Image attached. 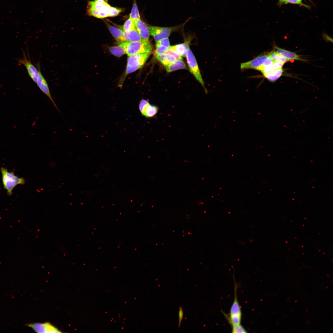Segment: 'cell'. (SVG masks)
Wrapping results in <instances>:
<instances>
[{
	"instance_id": "d6986e66",
	"label": "cell",
	"mask_w": 333,
	"mask_h": 333,
	"mask_svg": "<svg viewBox=\"0 0 333 333\" xmlns=\"http://www.w3.org/2000/svg\"><path fill=\"white\" fill-rule=\"evenodd\" d=\"M109 50L112 54L117 57H121L125 54V49L120 45L118 46L111 47Z\"/></svg>"
},
{
	"instance_id": "7a4b0ae2",
	"label": "cell",
	"mask_w": 333,
	"mask_h": 333,
	"mask_svg": "<svg viewBox=\"0 0 333 333\" xmlns=\"http://www.w3.org/2000/svg\"><path fill=\"white\" fill-rule=\"evenodd\" d=\"M2 184L4 188L6 190L7 195H11L14 188L19 184H24L25 180L23 178H19L15 175L13 172H9L7 169L3 167L1 168Z\"/></svg>"
},
{
	"instance_id": "cb8c5ba5",
	"label": "cell",
	"mask_w": 333,
	"mask_h": 333,
	"mask_svg": "<svg viewBox=\"0 0 333 333\" xmlns=\"http://www.w3.org/2000/svg\"><path fill=\"white\" fill-rule=\"evenodd\" d=\"M124 10L123 8L115 7L111 6L108 12V17H113L118 15L120 13L123 12Z\"/></svg>"
},
{
	"instance_id": "9c48e42d",
	"label": "cell",
	"mask_w": 333,
	"mask_h": 333,
	"mask_svg": "<svg viewBox=\"0 0 333 333\" xmlns=\"http://www.w3.org/2000/svg\"><path fill=\"white\" fill-rule=\"evenodd\" d=\"M37 333H61L58 329L49 323H33L27 324Z\"/></svg>"
},
{
	"instance_id": "30bf717a",
	"label": "cell",
	"mask_w": 333,
	"mask_h": 333,
	"mask_svg": "<svg viewBox=\"0 0 333 333\" xmlns=\"http://www.w3.org/2000/svg\"><path fill=\"white\" fill-rule=\"evenodd\" d=\"M36 66L39 70V75L36 84L41 91L49 98L54 105V106L59 110L57 106L51 95L47 81L41 72L39 64H37L36 65Z\"/></svg>"
},
{
	"instance_id": "ba28073f",
	"label": "cell",
	"mask_w": 333,
	"mask_h": 333,
	"mask_svg": "<svg viewBox=\"0 0 333 333\" xmlns=\"http://www.w3.org/2000/svg\"><path fill=\"white\" fill-rule=\"evenodd\" d=\"M19 64L23 65L26 68L28 73L33 81L36 83L39 75V71L32 63L29 58L28 59L24 52L23 53V57L18 60Z\"/></svg>"
},
{
	"instance_id": "603a6c76",
	"label": "cell",
	"mask_w": 333,
	"mask_h": 333,
	"mask_svg": "<svg viewBox=\"0 0 333 333\" xmlns=\"http://www.w3.org/2000/svg\"><path fill=\"white\" fill-rule=\"evenodd\" d=\"M278 3L280 5L287 3L297 4L303 6L307 8H310L309 6L303 3L302 0H279Z\"/></svg>"
},
{
	"instance_id": "d4e9b609",
	"label": "cell",
	"mask_w": 333,
	"mask_h": 333,
	"mask_svg": "<svg viewBox=\"0 0 333 333\" xmlns=\"http://www.w3.org/2000/svg\"><path fill=\"white\" fill-rule=\"evenodd\" d=\"M168 49V48L165 47L160 46H156L154 54L155 57L165 54Z\"/></svg>"
},
{
	"instance_id": "1f68e13d",
	"label": "cell",
	"mask_w": 333,
	"mask_h": 333,
	"mask_svg": "<svg viewBox=\"0 0 333 333\" xmlns=\"http://www.w3.org/2000/svg\"><path fill=\"white\" fill-rule=\"evenodd\" d=\"M183 310L181 306H179V327L181 321L183 317Z\"/></svg>"
},
{
	"instance_id": "484cf974",
	"label": "cell",
	"mask_w": 333,
	"mask_h": 333,
	"mask_svg": "<svg viewBox=\"0 0 333 333\" xmlns=\"http://www.w3.org/2000/svg\"><path fill=\"white\" fill-rule=\"evenodd\" d=\"M232 333H246L247 331L240 324L232 326Z\"/></svg>"
},
{
	"instance_id": "e0dca14e",
	"label": "cell",
	"mask_w": 333,
	"mask_h": 333,
	"mask_svg": "<svg viewBox=\"0 0 333 333\" xmlns=\"http://www.w3.org/2000/svg\"><path fill=\"white\" fill-rule=\"evenodd\" d=\"M155 57L161 64L165 67L173 64L177 60L173 56L166 54H163Z\"/></svg>"
},
{
	"instance_id": "ac0fdd59",
	"label": "cell",
	"mask_w": 333,
	"mask_h": 333,
	"mask_svg": "<svg viewBox=\"0 0 333 333\" xmlns=\"http://www.w3.org/2000/svg\"><path fill=\"white\" fill-rule=\"evenodd\" d=\"M187 68L185 63L182 60H176L173 63L166 67L165 68L168 72H170L175 71L181 69H186Z\"/></svg>"
},
{
	"instance_id": "2e32d148",
	"label": "cell",
	"mask_w": 333,
	"mask_h": 333,
	"mask_svg": "<svg viewBox=\"0 0 333 333\" xmlns=\"http://www.w3.org/2000/svg\"><path fill=\"white\" fill-rule=\"evenodd\" d=\"M189 47L187 42L170 46L169 48L175 51L182 56L186 57L187 50Z\"/></svg>"
},
{
	"instance_id": "6da1fadb",
	"label": "cell",
	"mask_w": 333,
	"mask_h": 333,
	"mask_svg": "<svg viewBox=\"0 0 333 333\" xmlns=\"http://www.w3.org/2000/svg\"><path fill=\"white\" fill-rule=\"evenodd\" d=\"M111 6L107 0H94L89 1L87 9V14L99 18L108 17V12Z\"/></svg>"
},
{
	"instance_id": "d6a6232c",
	"label": "cell",
	"mask_w": 333,
	"mask_h": 333,
	"mask_svg": "<svg viewBox=\"0 0 333 333\" xmlns=\"http://www.w3.org/2000/svg\"><path fill=\"white\" fill-rule=\"evenodd\" d=\"M325 36L327 40H329L330 41H331V38L329 36L327 35H325Z\"/></svg>"
},
{
	"instance_id": "7402d4cb",
	"label": "cell",
	"mask_w": 333,
	"mask_h": 333,
	"mask_svg": "<svg viewBox=\"0 0 333 333\" xmlns=\"http://www.w3.org/2000/svg\"><path fill=\"white\" fill-rule=\"evenodd\" d=\"M283 70L282 68L274 71V72L266 78L269 81L274 82L278 80L282 75Z\"/></svg>"
},
{
	"instance_id": "4dcf8cb0",
	"label": "cell",
	"mask_w": 333,
	"mask_h": 333,
	"mask_svg": "<svg viewBox=\"0 0 333 333\" xmlns=\"http://www.w3.org/2000/svg\"><path fill=\"white\" fill-rule=\"evenodd\" d=\"M290 60L277 53L274 61H280L285 63Z\"/></svg>"
},
{
	"instance_id": "9a60e30c",
	"label": "cell",
	"mask_w": 333,
	"mask_h": 333,
	"mask_svg": "<svg viewBox=\"0 0 333 333\" xmlns=\"http://www.w3.org/2000/svg\"><path fill=\"white\" fill-rule=\"evenodd\" d=\"M158 109V106L149 103L144 108L141 113L147 118L152 117L157 114Z\"/></svg>"
},
{
	"instance_id": "5b68a950",
	"label": "cell",
	"mask_w": 333,
	"mask_h": 333,
	"mask_svg": "<svg viewBox=\"0 0 333 333\" xmlns=\"http://www.w3.org/2000/svg\"><path fill=\"white\" fill-rule=\"evenodd\" d=\"M234 277V297L233 302L231 306L229 316L223 313L228 323L232 326L239 324L240 323L242 312L239 303L237 294V285L236 284Z\"/></svg>"
},
{
	"instance_id": "83f0119b",
	"label": "cell",
	"mask_w": 333,
	"mask_h": 333,
	"mask_svg": "<svg viewBox=\"0 0 333 333\" xmlns=\"http://www.w3.org/2000/svg\"><path fill=\"white\" fill-rule=\"evenodd\" d=\"M165 54H166L173 56L177 60H182V56L174 50L168 48Z\"/></svg>"
},
{
	"instance_id": "3957f363",
	"label": "cell",
	"mask_w": 333,
	"mask_h": 333,
	"mask_svg": "<svg viewBox=\"0 0 333 333\" xmlns=\"http://www.w3.org/2000/svg\"><path fill=\"white\" fill-rule=\"evenodd\" d=\"M125 50V53L130 56L139 53H150L153 47L151 43L143 40L132 42H125L121 43Z\"/></svg>"
},
{
	"instance_id": "8fae6325",
	"label": "cell",
	"mask_w": 333,
	"mask_h": 333,
	"mask_svg": "<svg viewBox=\"0 0 333 333\" xmlns=\"http://www.w3.org/2000/svg\"><path fill=\"white\" fill-rule=\"evenodd\" d=\"M136 29L143 40L148 42L150 37V33L148 25L141 18L134 22Z\"/></svg>"
},
{
	"instance_id": "44dd1931",
	"label": "cell",
	"mask_w": 333,
	"mask_h": 333,
	"mask_svg": "<svg viewBox=\"0 0 333 333\" xmlns=\"http://www.w3.org/2000/svg\"><path fill=\"white\" fill-rule=\"evenodd\" d=\"M136 29L133 21L129 18L125 22L122 30L123 31H128Z\"/></svg>"
},
{
	"instance_id": "f1b7e54d",
	"label": "cell",
	"mask_w": 333,
	"mask_h": 333,
	"mask_svg": "<svg viewBox=\"0 0 333 333\" xmlns=\"http://www.w3.org/2000/svg\"><path fill=\"white\" fill-rule=\"evenodd\" d=\"M285 63L278 61H273L272 67L274 71L282 68Z\"/></svg>"
},
{
	"instance_id": "277c9868",
	"label": "cell",
	"mask_w": 333,
	"mask_h": 333,
	"mask_svg": "<svg viewBox=\"0 0 333 333\" xmlns=\"http://www.w3.org/2000/svg\"><path fill=\"white\" fill-rule=\"evenodd\" d=\"M172 27H161L148 25L150 35L152 36L156 42L168 38L172 32L179 30L187 22Z\"/></svg>"
},
{
	"instance_id": "7c38bea8",
	"label": "cell",
	"mask_w": 333,
	"mask_h": 333,
	"mask_svg": "<svg viewBox=\"0 0 333 333\" xmlns=\"http://www.w3.org/2000/svg\"><path fill=\"white\" fill-rule=\"evenodd\" d=\"M105 23L109 31L117 42L121 43L125 42L123 37L122 30L112 26L106 21H105Z\"/></svg>"
},
{
	"instance_id": "f546056e",
	"label": "cell",
	"mask_w": 333,
	"mask_h": 333,
	"mask_svg": "<svg viewBox=\"0 0 333 333\" xmlns=\"http://www.w3.org/2000/svg\"><path fill=\"white\" fill-rule=\"evenodd\" d=\"M149 103L147 101L144 99H142L140 101L139 105V109L141 113L142 111L143 108Z\"/></svg>"
},
{
	"instance_id": "4316f807",
	"label": "cell",
	"mask_w": 333,
	"mask_h": 333,
	"mask_svg": "<svg viewBox=\"0 0 333 333\" xmlns=\"http://www.w3.org/2000/svg\"><path fill=\"white\" fill-rule=\"evenodd\" d=\"M162 46L169 48L170 46V42L168 38L161 39L156 43V46Z\"/></svg>"
},
{
	"instance_id": "ffe728a7",
	"label": "cell",
	"mask_w": 333,
	"mask_h": 333,
	"mask_svg": "<svg viewBox=\"0 0 333 333\" xmlns=\"http://www.w3.org/2000/svg\"><path fill=\"white\" fill-rule=\"evenodd\" d=\"M130 18L133 22L140 18V16L136 0L134 1L131 13L130 14Z\"/></svg>"
},
{
	"instance_id": "4fadbf2b",
	"label": "cell",
	"mask_w": 333,
	"mask_h": 333,
	"mask_svg": "<svg viewBox=\"0 0 333 333\" xmlns=\"http://www.w3.org/2000/svg\"><path fill=\"white\" fill-rule=\"evenodd\" d=\"M123 37L125 42H132L143 40L136 29L128 31H123Z\"/></svg>"
},
{
	"instance_id": "52a82bcc",
	"label": "cell",
	"mask_w": 333,
	"mask_h": 333,
	"mask_svg": "<svg viewBox=\"0 0 333 333\" xmlns=\"http://www.w3.org/2000/svg\"><path fill=\"white\" fill-rule=\"evenodd\" d=\"M186 57L191 72L203 86L206 93L207 94L208 91L204 86V82L201 74L197 61L189 47L187 50Z\"/></svg>"
},
{
	"instance_id": "5bb4252c",
	"label": "cell",
	"mask_w": 333,
	"mask_h": 333,
	"mask_svg": "<svg viewBox=\"0 0 333 333\" xmlns=\"http://www.w3.org/2000/svg\"><path fill=\"white\" fill-rule=\"evenodd\" d=\"M275 47L277 49V51L276 52L278 54L282 56L289 60H294L301 61L304 60L301 59L298 55L294 52L279 48L277 47Z\"/></svg>"
},
{
	"instance_id": "8992f818",
	"label": "cell",
	"mask_w": 333,
	"mask_h": 333,
	"mask_svg": "<svg viewBox=\"0 0 333 333\" xmlns=\"http://www.w3.org/2000/svg\"><path fill=\"white\" fill-rule=\"evenodd\" d=\"M150 53H139L130 56L128 58L124 77L141 68L144 65Z\"/></svg>"
}]
</instances>
